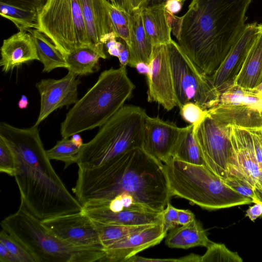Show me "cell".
Segmentation results:
<instances>
[{
	"mask_svg": "<svg viewBox=\"0 0 262 262\" xmlns=\"http://www.w3.org/2000/svg\"><path fill=\"white\" fill-rule=\"evenodd\" d=\"M72 191L82 206L127 193L137 203L159 213L171 197L163 164L142 147L129 150L101 166L79 168Z\"/></svg>",
	"mask_w": 262,
	"mask_h": 262,
	"instance_id": "1",
	"label": "cell"
},
{
	"mask_svg": "<svg viewBox=\"0 0 262 262\" xmlns=\"http://www.w3.org/2000/svg\"><path fill=\"white\" fill-rule=\"evenodd\" d=\"M0 137L14 157L21 202L33 216L42 221L82 210L52 166L38 126L20 128L2 122Z\"/></svg>",
	"mask_w": 262,
	"mask_h": 262,
	"instance_id": "2",
	"label": "cell"
},
{
	"mask_svg": "<svg viewBox=\"0 0 262 262\" xmlns=\"http://www.w3.org/2000/svg\"><path fill=\"white\" fill-rule=\"evenodd\" d=\"M251 0H192L177 39L191 60L211 76L244 32Z\"/></svg>",
	"mask_w": 262,
	"mask_h": 262,
	"instance_id": "3",
	"label": "cell"
},
{
	"mask_svg": "<svg viewBox=\"0 0 262 262\" xmlns=\"http://www.w3.org/2000/svg\"><path fill=\"white\" fill-rule=\"evenodd\" d=\"M135 88L126 67L103 71L97 82L74 104L61 124L62 138L101 127L124 106Z\"/></svg>",
	"mask_w": 262,
	"mask_h": 262,
	"instance_id": "4",
	"label": "cell"
},
{
	"mask_svg": "<svg viewBox=\"0 0 262 262\" xmlns=\"http://www.w3.org/2000/svg\"><path fill=\"white\" fill-rule=\"evenodd\" d=\"M1 225L28 249L36 262H101L105 255L102 246H78L61 239L21 202L16 212L5 218Z\"/></svg>",
	"mask_w": 262,
	"mask_h": 262,
	"instance_id": "5",
	"label": "cell"
},
{
	"mask_svg": "<svg viewBox=\"0 0 262 262\" xmlns=\"http://www.w3.org/2000/svg\"><path fill=\"white\" fill-rule=\"evenodd\" d=\"M171 196H177L208 210L253 203L230 188L207 166L171 158L163 164Z\"/></svg>",
	"mask_w": 262,
	"mask_h": 262,
	"instance_id": "6",
	"label": "cell"
},
{
	"mask_svg": "<svg viewBox=\"0 0 262 262\" xmlns=\"http://www.w3.org/2000/svg\"><path fill=\"white\" fill-rule=\"evenodd\" d=\"M147 116L140 106L124 105L83 144L77 162L79 168L99 166L129 150L142 147Z\"/></svg>",
	"mask_w": 262,
	"mask_h": 262,
	"instance_id": "7",
	"label": "cell"
},
{
	"mask_svg": "<svg viewBox=\"0 0 262 262\" xmlns=\"http://www.w3.org/2000/svg\"><path fill=\"white\" fill-rule=\"evenodd\" d=\"M65 56L91 45L79 0H47L38 14L37 29Z\"/></svg>",
	"mask_w": 262,
	"mask_h": 262,
	"instance_id": "8",
	"label": "cell"
},
{
	"mask_svg": "<svg viewBox=\"0 0 262 262\" xmlns=\"http://www.w3.org/2000/svg\"><path fill=\"white\" fill-rule=\"evenodd\" d=\"M177 106L192 102L205 110L218 104L220 94L210 76L203 73L172 39L166 44Z\"/></svg>",
	"mask_w": 262,
	"mask_h": 262,
	"instance_id": "9",
	"label": "cell"
},
{
	"mask_svg": "<svg viewBox=\"0 0 262 262\" xmlns=\"http://www.w3.org/2000/svg\"><path fill=\"white\" fill-rule=\"evenodd\" d=\"M229 176L244 182L253 191L255 203L262 204V126H230Z\"/></svg>",
	"mask_w": 262,
	"mask_h": 262,
	"instance_id": "10",
	"label": "cell"
},
{
	"mask_svg": "<svg viewBox=\"0 0 262 262\" xmlns=\"http://www.w3.org/2000/svg\"><path fill=\"white\" fill-rule=\"evenodd\" d=\"M194 125V134L205 166L222 178L229 176L230 125H225L208 114Z\"/></svg>",
	"mask_w": 262,
	"mask_h": 262,
	"instance_id": "11",
	"label": "cell"
},
{
	"mask_svg": "<svg viewBox=\"0 0 262 262\" xmlns=\"http://www.w3.org/2000/svg\"><path fill=\"white\" fill-rule=\"evenodd\" d=\"M147 74V101L161 105L167 111L177 106L166 45L154 46Z\"/></svg>",
	"mask_w": 262,
	"mask_h": 262,
	"instance_id": "12",
	"label": "cell"
},
{
	"mask_svg": "<svg viewBox=\"0 0 262 262\" xmlns=\"http://www.w3.org/2000/svg\"><path fill=\"white\" fill-rule=\"evenodd\" d=\"M41 223L59 238L71 244L102 246L93 221L82 211L48 219Z\"/></svg>",
	"mask_w": 262,
	"mask_h": 262,
	"instance_id": "13",
	"label": "cell"
},
{
	"mask_svg": "<svg viewBox=\"0 0 262 262\" xmlns=\"http://www.w3.org/2000/svg\"><path fill=\"white\" fill-rule=\"evenodd\" d=\"M76 76L69 72L61 79H42L36 84L40 97V107L34 125L38 126L57 108L78 101V85L80 81Z\"/></svg>",
	"mask_w": 262,
	"mask_h": 262,
	"instance_id": "14",
	"label": "cell"
},
{
	"mask_svg": "<svg viewBox=\"0 0 262 262\" xmlns=\"http://www.w3.org/2000/svg\"><path fill=\"white\" fill-rule=\"evenodd\" d=\"M261 25L257 23L247 24L238 41L218 69L210 76L213 85L220 94L233 85Z\"/></svg>",
	"mask_w": 262,
	"mask_h": 262,
	"instance_id": "15",
	"label": "cell"
},
{
	"mask_svg": "<svg viewBox=\"0 0 262 262\" xmlns=\"http://www.w3.org/2000/svg\"><path fill=\"white\" fill-rule=\"evenodd\" d=\"M182 127L159 117L146 116L142 148L158 161L165 164L172 156Z\"/></svg>",
	"mask_w": 262,
	"mask_h": 262,
	"instance_id": "16",
	"label": "cell"
},
{
	"mask_svg": "<svg viewBox=\"0 0 262 262\" xmlns=\"http://www.w3.org/2000/svg\"><path fill=\"white\" fill-rule=\"evenodd\" d=\"M162 222L127 235L104 248L101 262H124L138 253L159 244L166 237Z\"/></svg>",
	"mask_w": 262,
	"mask_h": 262,
	"instance_id": "17",
	"label": "cell"
},
{
	"mask_svg": "<svg viewBox=\"0 0 262 262\" xmlns=\"http://www.w3.org/2000/svg\"><path fill=\"white\" fill-rule=\"evenodd\" d=\"M107 0H79L91 47L101 58L106 59L104 45L113 35Z\"/></svg>",
	"mask_w": 262,
	"mask_h": 262,
	"instance_id": "18",
	"label": "cell"
},
{
	"mask_svg": "<svg viewBox=\"0 0 262 262\" xmlns=\"http://www.w3.org/2000/svg\"><path fill=\"white\" fill-rule=\"evenodd\" d=\"M1 55L0 66L5 73L22 64L39 60L32 36L25 31H19L4 39Z\"/></svg>",
	"mask_w": 262,
	"mask_h": 262,
	"instance_id": "19",
	"label": "cell"
},
{
	"mask_svg": "<svg viewBox=\"0 0 262 262\" xmlns=\"http://www.w3.org/2000/svg\"><path fill=\"white\" fill-rule=\"evenodd\" d=\"M81 211L92 220L105 224L140 225L162 222V212H148L129 210L113 212L91 202L84 204Z\"/></svg>",
	"mask_w": 262,
	"mask_h": 262,
	"instance_id": "20",
	"label": "cell"
},
{
	"mask_svg": "<svg viewBox=\"0 0 262 262\" xmlns=\"http://www.w3.org/2000/svg\"><path fill=\"white\" fill-rule=\"evenodd\" d=\"M208 114L220 122L248 128L262 126V113L259 108L246 105L218 104L207 110Z\"/></svg>",
	"mask_w": 262,
	"mask_h": 262,
	"instance_id": "21",
	"label": "cell"
},
{
	"mask_svg": "<svg viewBox=\"0 0 262 262\" xmlns=\"http://www.w3.org/2000/svg\"><path fill=\"white\" fill-rule=\"evenodd\" d=\"M140 9L145 32L153 46L170 42L172 40L171 27L164 5Z\"/></svg>",
	"mask_w": 262,
	"mask_h": 262,
	"instance_id": "22",
	"label": "cell"
},
{
	"mask_svg": "<svg viewBox=\"0 0 262 262\" xmlns=\"http://www.w3.org/2000/svg\"><path fill=\"white\" fill-rule=\"evenodd\" d=\"M261 82L262 25L233 85L251 90Z\"/></svg>",
	"mask_w": 262,
	"mask_h": 262,
	"instance_id": "23",
	"label": "cell"
},
{
	"mask_svg": "<svg viewBox=\"0 0 262 262\" xmlns=\"http://www.w3.org/2000/svg\"><path fill=\"white\" fill-rule=\"evenodd\" d=\"M130 40L127 65L135 68L140 61L149 64L154 46L145 32L140 9L130 13Z\"/></svg>",
	"mask_w": 262,
	"mask_h": 262,
	"instance_id": "24",
	"label": "cell"
},
{
	"mask_svg": "<svg viewBox=\"0 0 262 262\" xmlns=\"http://www.w3.org/2000/svg\"><path fill=\"white\" fill-rule=\"evenodd\" d=\"M165 237V244L171 248L188 249L199 246L207 248L212 242L201 223L196 219L170 230Z\"/></svg>",
	"mask_w": 262,
	"mask_h": 262,
	"instance_id": "25",
	"label": "cell"
},
{
	"mask_svg": "<svg viewBox=\"0 0 262 262\" xmlns=\"http://www.w3.org/2000/svg\"><path fill=\"white\" fill-rule=\"evenodd\" d=\"M28 32L33 38L43 72L49 73L58 68H68L64 56L43 33L36 29Z\"/></svg>",
	"mask_w": 262,
	"mask_h": 262,
	"instance_id": "26",
	"label": "cell"
},
{
	"mask_svg": "<svg viewBox=\"0 0 262 262\" xmlns=\"http://www.w3.org/2000/svg\"><path fill=\"white\" fill-rule=\"evenodd\" d=\"M172 158L188 163L205 165L194 134V125L182 128Z\"/></svg>",
	"mask_w": 262,
	"mask_h": 262,
	"instance_id": "27",
	"label": "cell"
},
{
	"mask_svg": "<svg viewBox=\"0 0 262 262\" xmlns=\"http://www.w3.org/2000/svg\"><path fill=\"white\" fill-rule=\"evenodd\" d=\"M69 72L76 76L87 75L98 70L100 56L88 47L78 48L64 56Z\"/></svg>",
	"mask_w": 262,
	"mask_h": 262,
	"instance_id": "28",
	"label": "cell"
},
{
	"mask_svg": "<svg viewBox=\"0 0 262 262\" xmlns=\"http://www.w3.org/2000/svg\"><path fill=\"white\" fill-rule=\"evenodd\" d=\"M93 222L104 249L128 234L155 225H126L105 224L95 221Z\"/></svg>",
	"mask_w": 262,
	"mask_h": 262,
	"instance_id": "29",
	"label": "cell"
},
{
	"mask_svg": "<svg viewBox=\"0 0 262 262\" xmlns=\"http://www.w3.org/2000/svg\"><path fill=\"white\" fill-rule=\"evenodd\" d=\"M0 14L12 21L19 31L37 29L38 13L35 11L0 3Z\"/></svg>",
	"mask_w": 262,
	"mask_h": 262,
	"instance_id": "30",
	"label": "cell"
},
{
	"mask_svg": "<svg viewBox=\"0 0 262 262\" xmlns=\"http://www.w3.org/2000/svg\"><path fill=\"white\" fill-rule=\"evenodd\" d=\"M108 14L113 32L117 38L123 40L130 46V14L114 6L108 0L106 2Z\"/></svg>",
	"mask_w": 262,
	"mask_h": 262,
	"instance_id": "31",
	"label": "cell"
},
{
	"mask_svg": "<svg viewBox=\"0 0 262 262\" xmlns=\"http://www.w3.org/2000/svg\"><path fill=\"white\" fill-rule=\"evenodd\" d=\"M82 146H77L69 138H62L57 142L54 147L46 150V152L50 160L64 162L66 168L72 164L77 163Z\"/></svg>",
	"mask_w": 262,
	"mask_h": 262,
	"instance_id": "32",
	"label": "cell"
},
{
	"mask_svg": "<svg viewBox=\"0 0 262 262\" xmlns=\"http://www.w3.org/2000/svg\"><path fill=\"white\" fill-rule=\"evenodd\" d=\"M242 262V258L223 244L212 242L207 247L205 254L201 256V262Z\"/></svg>",
	"mask_w": 262,
	"mask_h": 262,
	"instance_id": "33",
	"label": "cell"
},
{
	"mask_svg": "<svg viewBox=\"0 0 262 262\" xmlns=\"http://www.w3.org/2000/svg\"><path fill=\"white\" fill-rule=\"evenodd\" d=\"M0 242L7 247L19 262H36L34 256L22 243L3 229L0 232Z\"/></svg>",
	"mask_w": 262,
	"mask_h": 262,
	"instance_id": "34",
	"label": "cell"
},
{
	"mask_svg": "<svg viewBox=\"0 0 262 262\" xmlns=\"http://www.w3.org/2000/svg\"><path fill=\"white\" fill-rule=\"evenodd\" d=\"M179 108L182 118L191 124L200 123L207 115V110L192 102H187Z\"/></svg>",
	"mask_w": 262,
	"mask_h": 262,
	"instance_id": "35",
	"label": "cell"
},
{
	"mask_svg": "<svg viewBox=\"0 0 262 262\" xmlns=\"http://www.w3.org/2000/svg\"><path fill=\"white\" fill-rule=\"evenodd\" d=\"M0 171L14 177L15 161L14 155L5 140L0 137Z\"/></svg>",
	"mask_w": 262,
	"mask_h": 262,
	"instance_id": "36",
	"label": "cell"
},
{
	"mask_svg": "<svg viewBox=\"0 0 262 262\" xmlns=\"http://www.w3.org/2000/svg\"><path fill=\"white\" fill-rule=\"evenodd\" d=\"M249 92L248 89L233 85L220 94L218 104L244 105V97Z\"/></svg>",
	"mask_w": 262,
	"mask_h": 262,
	"instance_id": "37",
	"label": "cell"
},
{
	"mask_svg": "<svg viewBox=\"0 0 262 262\" xmlns=\"http://www.w3.org/2000/svg\"><path fill=\"white\" fill-rule=\"evenodd\" d=\"M162 220L164 230L167 233L178 225V209L169 202L162 212Z\"/></svg>",
	"mask_w": 262,
	"mask_h": 262,
	"instance_id": "38",
	"label": "cell"
},
{
	"mask_svg": "<svg viewBox=\"0 0 262 262\" xmlns=\"http://www.w3.org/2000/svg\"><path fill=\"white\" fill-rule=\"evenodd\" d=\"M225 183L239 194L251 199L255 203V198L253 190L244 182L235 177L229 176L224 179Z\"/></svg>",
	"mask_w": 262,
	"mask_h": 262,
	"instance_id": "39",
	"label": "cell"
},
{
	"mask_svg": "<svg viewBox=\"0 0 262 262\" xmlns=\"http://www.w3.org/2000/svg\"><path fill=\"white\" fill-rule=\"evenodd\" d=\"M47 0H0L3 3L20 8L34 11L38 13L42 9Z\"/></svg>",
	"mask_w": 262,
	"mask_h": 262,
	"instance_id": "40",
	"label": "cell"
},
{
	"mask_svg": "<svg viewBox=\"0 0 262 262\" xmlns=\"http://www.w3.org/2000/svg\"><path fill=\"white\" fill-rule=\"evenodd\" d=\"M194 214L188 209H178V225H184L195 220Z\"/></svg>",
	"mask_w": 262,
	"mask_h": 262,
	"instance_id": "41",
	"label": "cell"
},
{
	"mask_svg": "<svg viewBox=\"0 0 262 262\" xmlns=\"http://www.w3.org/2000/svg\"><path fill=\"white\" fill-rule=\"evenodd\" d=\"M253 206H250L246 211V216L252 222L262 216V204L254 203Z\"/></svg>",
	"mask_w": 262,
	"mask_h": 262,
	"instance_id": "42",
	"label": "cell"
},
{
	"mask_svg": "<svg viewBox=\"0 0 262 262\" xmlns=\"http://www.w3.org/2000/svg\"><path fill=\"white\" fill-rule=\"evenodd\" d=\"M184 3L181 0H168L165 4L164 7L167 12L174 14L181 11Z\"/></svg>",
	"mask_w": 262,
	"mask_h": 262,
	"instance_id": "43",
	"label": "cell"
},
{
	"mask_svg": "<svg viewBox=\"0 0 262 262\" xmlns=\"http://www.w3.org/2000/svg\"><path fill=\"white\" fill-rule=\"evenodd\" d=\"M0 262H19L7 247L0 242Z\"/></svg>",
	"mask_w": 262,
	"mask_h": 262,
	"instance_id": "44",
	"label": "cell"
},
{
	"mask_svg": "<svg viewBox=\"0 0 262 262\" xmlns=\"http://www.w3.org/2000/svg\"><path fill=\"white\" fill-rule=\"evenodd\" d=\"M127 262H155V261H174L177 262L179 261L180 259H152V258H144L142 257H140L139 256H137L136 255L130 257L128 259Z\"/></svg>",
	"mask_w": 262,
	"mask_h": 262,
	"instance_id": "45",
	"label": "cell"
},
{
	"mask_svg": "<svg viewBox=\"0 0 262 262\" xmlns=\"http://www.w3.org/2000/svg\"><path fill=\"white\" fill-rule=\"evenodd\" d=\"M129 58V51L128 47L124 42V45L121 50L120 56L118 57L120 66L126 67L128 63Z\"/></svg>",
	"mask_w": 262,
	"mask_h": 262,
	"instance_id": "46",
	"label": "cell"
},
{
	"mask_svg": "<svg viewBox=\"0 0 262 262\" xmlns=\"http://www.w3.org/2000/svg\"><path fill=\"white\" fill-rule=\"evenodd\" d=\"M144 0H126L127 11L129 13L140 9Z\"/></svg>",
	"mask_w": 262,
	"mask_h": 262,
	"instance_id": "47",
	"label": "cell"
},
{
	"mask_svg": "<svg viewBox=\"0 0 262 262\" xmlns=\"http://www.w3.org/2000/svg\"><path fill=\"white\" fill-rule=\"evenodd\" d=\"M168 0H144L141 4L140 8L155 6L158 5H164ZM184 2L186 0H181Z\"/></svg>",
	"mask_w": 262,
	"mask_h": 262,
	"instance_id": "48",
	"label": "cell"
},
{
	"mask_svg": "<svg viewBox=\"0 0 262 262\" xmlns=\"http://www.w3.org/2000/svg\"><path fill=\"white\" fill-rule=\"evenodd\" d=\"M135 68L138 73L141 74H145L146 76L150 70L149 64L143 61L138 62L135 66Z\"/></svg>",
	"mask_w": 262,
	"mask_h": 262,
	"instance_id": "49",
	"label": "cell"
},
{
	"mask_svg": "<svg viewBox=\"0 0 262 262\" xmlns=\"http://www.w3.org/2000/svg\"><path fill=\"white\" fill-rule=\"evenodd\" d=\"M180 262H186V261H194V262H201V256L191 254L179 258Z\"/></svg>",
	"mask_w": 262,
	"mask_h": 262,
	"instance_id": "50",
	"label": "cell"
},
{
	"mask_svg": "<svg viewBox=\"0 0 262 262\" xmlns=\"http://www.w3.org/2000/svg\"><path fill=\"white\" fill-rule=\"evenodd\" d=\"M71 140L75 145L79 147H81L84 144L81 136L78 134L73 135Z\"/></svg>",
	"mask_w": 262,
	"mask_h": 262,
	"instance_id": "51",
	"label": "cell"
},
{
	"mask_svg": "<svg viewBox=\"0 0 262 262\" xmlns=\"http://www.w3.org/2000/svg\"><path fill=\"white\" fill-rule=\"evenodd\" d=\"M28 100L27 97L24 95H21V98L19 99L18 102V106L20 109L26 108L28 105Z\"/></svg>",
	"mask_w": 262,
	"mask_h": 262,
	"instance_id": "52",
	"label": "cell"
},
{
	"mask_svg": "<svg viewBox=\"0 0 262 262\" xmlns=\"http://www.w3.org/2000/svg\"><path fill=\"white\" fill-rule=\"evenodd\" d=\"M253 93L256 95L262 93V82L255 88L250 90Z\"/></svg>",
	"mask_w": 262,
	"mask_h": 262,
	"instance_id": "53",
	"label": "cell"
},
{
	"mask_svg": "<svg viewBox=\"0 0 262 262\" xmlns=\"http://www.w3.org/2000/svg\"><path fill=\"white\" fill-rule=\"evenodd\" d=\"M108 1H110V2H111L112 0H108Z\"/></svg>",
	"mask_w": 262,
	"mask_h": 262,
	"instance_id": "54",
	"label": "cell"
}]
</instances>
